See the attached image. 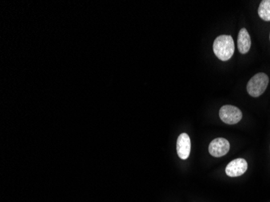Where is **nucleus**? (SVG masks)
Wrapping results in <instances>:
<instances>
[{
    "label": "nucleus",
    "instance_id": "3",
    "mask_svg": "<svg viewBox=\"0 0 270 202\" xmlns=\"http://www.w3.org/2000/svg\"><path fill=\"white\" fill-rule=\"evenodd\" d=\"M219 117L226 124L235 125L241 121L243 114L235 106H224L219 110Z\"/></svg>",
    "mask_w": 270,
    "mask_h": 202
},
{
    "label": "nucleus",
    "instance_id": "6",
    "mask_svg": "<svg viewBox=\"0 0 270 202\" xmlns=\"http://www.w3.org/2000/svg\"><path fill=\"white\" fill-rule=\"evenodd\" d=\"M176 151L178 156L182 159H187L190 156L191 151V141L188 134L184 133L177 138L176 143Z\"/></svg>",
    "mask_w": 270,
    "mask_h": 202
},
{
    "label": "nucleus",
    "instance_id": "7",
    "mask_svg": "<svg viewBox=\"0 0 270 202\" xmlns=\"http://www.w3.org/2000/svg\"><path fill=\"white\" fill-rule=\"evenodd\" d=\"M238 49L240 54H245L249 51L252 42L249 33L246 29H241L239 31L237 38Z\"/></svg>",
    "mask_w": 270,
    "mask_h": 202
},
{
    "label": "nucleus",
    "instance_id": "8",
    "mask_svg": "<svg viewBox=\"0 0 270 202\" xmlns=\"http://www.w3.org/2000/svg\"><path fill=\"white\" fill-rule=\"evenodd\" d=\"M259 17L264 21H270V0H263L258 9Z\"/></svg>",
    "mask_w": 270,
    "mask_h": 202
},
{
    "label": "nucleus",
    "instance_id": "4",
    "mask_svg": "<svg viewBox=\"0 0 270 202\" xmlns=\"http://www.w3.org/2000/svg\"><path fill=\"white\" fill-rule=\"evenodd\" d=\"M229 150V142L223 138H215L209 146V152L216 158L227 155Z\"/></svg>",
    "mask_w": 270,
    "mask_h": 202
},
{
    "label": "nucleus",
    "instance_id": "5",
    "mask_svg": "<svg viewBox=\"0 0 270 202\" xmlns=\"http://www.w3.org/2000/svg\"><path fill=\"white\" fill-rule=\"evenodd\" d=\"M247 169V163L245 159H234L226 167V174L230 177H237L245 173Z\"/></svg>",
    "mask_w": 270,
    "mask_h": 202
},
{
    "label": "nucleus",
    "instance_id": "2",
    "mask_svg": "<svg viewBox=\"0 0 270 202\" xmlns=\"http://www.w3.org/2000/svg\"><path fill=\"white\" fill-rule=\"evenodd\" d=\"M268 75L264 73H258L252 77L247 85V91L251 96L258 97L261 95L268 87Z\"/></svg>",
    "mask_w": 270,
    "mask_h": 202
},
{
    "label": "nucleus",
    "instance_id": "1",
    "mask_svg": "<svg viewBox=\"0 0 270 202\" xmlns=\"http://www.w3.org/2000/svg\"><path fill=\"white\" fill-rule=\"evenodd\" d=\"M213 50L217 58L221 61H228L235 52L233 38L229 35L219 36L214 42Z\"/></svg>",
    "mask_w": 270,
    "mask_h": 202
},
{
    "label": "nucleus",
    "instance_id": "9",
    "mask_svg": "<svg viewBox=\"0 0 270 202\" xmlns=\"http://www.w3.org/2000/svg\"><path fill=\"white\" fill-rule=\"evenodd\" d=\"M269 40H270V34H269Z\"/></svg>",
    "mask_w": 270,
    "mask_h": 202
}]
</instances>
